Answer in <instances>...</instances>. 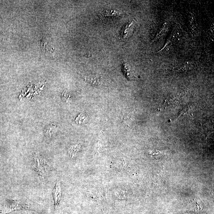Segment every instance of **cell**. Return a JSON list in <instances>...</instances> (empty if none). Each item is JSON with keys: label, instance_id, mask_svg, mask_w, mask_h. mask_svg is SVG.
Returning <instances> with one entry per match:
<instances>
[{"label": "cell", "instance_id": "6da1fadb", "mask_svg": "<svg viewBox=\"0 0 214 214\" xmlns=\"http://www.w3.org/2000/svg\"><path fill=\"white\" fill-rule=\"evenodd\" d=\"M36 205V204L28 200L10 201L7 203L4 209L1 212L2 213L5 214L19 210L31 209H33V206Z\"/></svg>", "mask_w": 214, "mask_h": 214}, {"label": "cell", "instance_id": "7a4b0ae2", "mask_svg": "<svg viewBox=\"0 0 214 214\" xmlns=\"http://www.w3.org/2000/svg\"><path fill=\"white\" fill-rule=\"evenodd\" d=\"M50 166L44 159L38 153L34 155L33 164V169L40 176V181L44 182V178L49 169Z\"/></svg>", "mask_w": 214, "mask_h": 214}, {"label": "cell", "instance_id": "3957f363", "mask_svg": "<svg viewBox=\"0 0 214 214\" xmlns=\"http://www.w3.org/2000/svg\"><path fill=\"white\" fill-rule=\"evenodd\" d=\"M53 197L55 201V209L57 210L60 205V200L61 195V188L60 187V183L57 182L55 187L52 191Z\"/></svg>", "mask_w": 214, "mask_h": 214}, {"label": "cell", "instance_id": "277c9868", "mask_svg": "<svg viewBox=\"0 0 214 214\" xmlns=\"http://www.w3.org/2000/svg\"><path fill=\"white\" fill-rule=\"evenodd\" d=\"M122 68L124 73L127 78L131 79L135 78V75L133 70L132 69L129 64L127 63H124L123 65Z\"/></svg>", "mask_w": 214, "mask_h": 214}, {"label": "cell", "instance_id": "5b68a950", "mask_svg": "<svg viewBox=\"0 0 214 214\" xmlns=\"http://www.w3.org/2000/svg\"><path fill=\"white\" fill-rule=\"evenodd\" d=\"M121 15V13L119 11L112 10H106L103 11L102 15L103 16H119Z\"/></svg>", "mask_w": 214, "mask_h": 214}, {"label": "cell", "instance_id": "8992f818", "mask_svg": "<svg viewBox=\"0 0 214 214\" xmlns=\"http://www.w3.org/2000/svg\"><path fill=\"white\" fill-rule=\"evenodd\" d=\"M56 129V128L55 125L52 124V125L48 126L47 127V129L46 130L45 133L46 135L49 138L51 137L52 136L55 132Z\"/></svg>", "mask_w": 214, "mask_h": 214}, {"label": "cell", "instance_id": "52a82bcc", "mask_svg": "<svg viewBox=\"0 0 214 214\" xmlns=\"http://www.w3.org/2000/svg\"><path fill=\"white\" fill-rule=\"evenodd\" d=\"M79 146L78 145L71 146L68 149V153L71 157H73L76 154L77 152L79 150Z\"/></svg>", "mask_w": 214, "mask_h": 214}, {"label": "cell", "instance_id": "ba28073f", "mask_svg": "<svg viewBox=\"0 0 214 214\" xmlns=\"http://www.w3.org/2000/svg\"><path fill=\"white\" fill-rule=\"evenodd\" d=\"M62 98L63 100L65 102H69L71 99L70 95L67 91H65L62 94Z\"/></svg>", "mask_w": 214, "mask_h": 214}]
</instances>
